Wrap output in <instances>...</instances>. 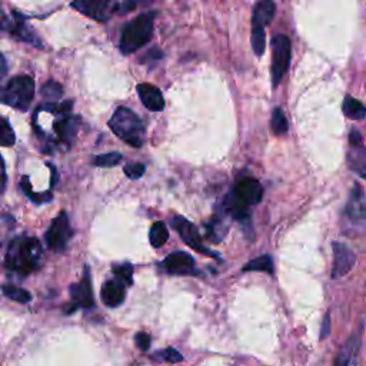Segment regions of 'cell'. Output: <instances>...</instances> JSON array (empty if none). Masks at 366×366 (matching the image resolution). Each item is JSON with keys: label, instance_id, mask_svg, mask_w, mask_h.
Segmentation results:
<instances>
[{"label": "cell", "instance_id": "obj_1", "mask_svg": "<svg viewBox=\"0 0 366 366\" xmlns=\"http://www.w3.org/2000/svg\"><path fill=\"white\" fill-rule=\"evenodd\" d=\"M43 260V248L36 238L22 236L12 240L9 245L5 264L6 268L22 276L36 272Z\"/></svg>", "mask_w": 366, "mask_h": 366}, {"label": "cell", "instance_id": "obj_2", "mask_svg": "<svg viewBox=\"0 0 366 366\" xmlns=\"http://www.w3.org/2000/svg\"><path fill=\"white\" fill-rule=\"evenodd\" d=\"M111 130L132 147H142L145 142V123L129 108L119 106L109 119Z\"/></svg>", "mask_w": 366, "mask_h": 366}, {"label": "cell", "instance_id": "obj_3", "mask_svg": "<svg viewBox=\"0 0 366 366\" xmlns=\"http://www.w3.org/2000/svg\"><path fill=\"white\" fill-rule=\"evenodd\" d=\"M156 15H158L156 12L139 15L123 28L121 36V51L123 55H132L149 43L153 36Z\"/></svg>", "mask_w": 366, "mask_h": 366}, {"label": "cell", "instance_id": "obj_4", "mask_svg": "<svg viewBox=\"0 0 366 366\" xmlns=\"http://www.w3.org/2000/svg\"><path fill=\"white\" fill-rule=\"evenodd\" d=\"M365 221H366V200L365 192L360 185H355L345 211L342 215V231H345L350 236H360L365 232Z\"/></svg>", "mask_w": 366, "mask_h": 366}, {"label": "cell", "instance_id": "obj_5", "mask_svg": "<svg viewBox=\"0 0 366 366\" xmlns=\"http://www.w3.org/2000/svg\"><path fill=\"white\" fill-rule=\"evenodd\" d=\"M35 97V82L29 76H16L0 90V102L18 111L26 112Z\"/></svg>", "mask_w": 366, "mask_h": 366}, {"label": "cell", "instance_id": "obj_6", "mask_svg": "<svg viewBox=\"0 0 366 366\" xmlns=\"http://www.w3.org/2000/svg\"><path fill=\"white\" fill-rule=\"evenodd\" d=\"M292 58V44L286 35H276L272 39V87H278L285 78Z\"/></svg>", "mask_w": 366, "mask_h": 366}, {"label": "cell", "instance_id": "obj_7", "mask_svg": "<svg viewBox=\"0 0 366 366\" xmlns=\"http://www.w3.org/2000/svg\"><path fill=\"white\" fill-rule=\"evenodd\" d=\"M72 235L73 231L71 226L69 216L66 212H61L44 233V240L50 250L62 253L68 249V243L72 239Z\"/></svg>", "mask_w": 366, "mask_h": 366}, {"label": "cell", "instance_id": "obj_8", "mask_svg": "<svg viewBox=\"0 0 366 366\" xmlns=\"http://www.w3.org/2000/svg\"><path fill=\"white\" fill-rule=\"evenodd\" d=\"M71 293V303L66 305L65 313H73L75 310L83 307V309H90L94 306V299H93V291H92V279H90V268L86 265L85 267V274L80 282L73 283L69 288Z\"/></svg>", "mask_w": 366, "mask_h": 366}, {"label": "cell", "instance_id": "obj_9", "mask_svg": "<svg viewBox=\"0 0 366 366\" xmlns=\"http://www.w3.org/2000/svg\"><path fill=\"white\" fill-rule=\"evenodd\" d=\"M171 225L173 226V229L179 233V236L182 238V240L189 246L192 248L193 250L196 252H200L206 256H211L214 259H219V255L212 252L211 249H207L203 242H202V236L197 231V228L190 222L188 221L186 218L183 216H175V218H171Z\"/></svg>", "mask_w": 366, "mask_h": 366}, {"label": "cell", "instance_id": "obj_10", "mask_svg": "<svg viewBox=\"0 0 366 366\" xmlns=\"http://www.w3.org/2000/svg\"><path fill=\"white\" fill-rule=\"evenodd\" d=\"M161 268L169 275L176 276H195L196 274H199L196 271L195 259L192 257V255L182 250H176L168 255L161 262Z\"/></svg>", "mask_w": 366, "mask_h": 366}, {"label": "cell", "instance_id": "obj_11", "mask_svg": "<svg viewBox=\"0 0 366 366\" xmlns=\"http://www.w3.org/2000/svg\"><path fill=\"white\" fill-rule=\"evenodd\" d=\"M236 199H239L242 203L250 206V205H257L264 197V188L256 181L255 178L245 176L240 178L235 188L231 190Z\"/></svg>", "mask_w": 366, "mask_h": 366}, {"label": "cell", "instance_id": "obj_12", "mask_svg": "<svg viewBox=\"0 0 366 366\" xmlns=\"http://www.w3.org/2000/svg\"><path fill=\"white\" fill-rule=\"evenodd\" d=\"M332 249H334V267L331 271V276L334 279H338L352 271V268L356 264V256L352 252V249H349L346 245L339 242H334Z\"/></svg>", "mask_w": 366, "mask_h": 366}, {"label": "cell", "instance_id": "obj_13", "mask_svg": "<svg viewBox=\"0 0 366 366\" xmlns=\"http://www.w3.org/2000/svg\"><path fill=\"white\" fill-rule=\"evenodd\" d=\"M72 6L82 15L103 22L109 19L112 0H73Z\"/></svg>", "mask_w": 366, "mask_h": 366}, {"label": "cell", "instance_id": "obj_14", "mask_svg": "<svg viewBox=\"0 0 366 366\" xmlns=\"http://www.w3.org/2000/svg\"><path fill=\"white\" fill-rule=\"evenodd\" d=\"M79 121L80 119L78 116H73L71 112H68V114H61V119H58L54 123V130L58 136V140L63 143L66 147H71L76 138L79 129Z\"/></svg>", "mask_w": 366, "mask_h": 366}, {"label": "cell", "instance_id": "obj_15", "mask_svg": "<svg viewBox=\"0 0 366 366\" xmlns=\"http://www.w3.org/2000/svg\"><path fill=\"white\" fill-rule=\"evenodd\" d=\"M138 94L143 106L150 112H162L165 109V99L159 87L150 83H140L136 86Z\"/></svg>", "mask_w": 366, "mask_h": 366}, {"label": "cell", "instance_id": "obj_16", "mask_svg": "<svg viewBox=\"0 0 366 366\" xmlns=\"http://www.w3.org/2000/svg\"><path fill=\"white\" fill-rule=\"evenodd\" d=\"M228 218L229 216L218 206L216 214L214 215V218L207 224H205V236L209 242L219 243L225 239V236L228 235V231H229Z\"/></svg>", "mask_w": 366, "mask_h": 366}, {"label": "cell", "instance_id": "obj_17", "mask_svg": "<svg viewBox=\"0 0 366 366\" xmlns=\"http://www.w3.org/2000/svg\"><path fill=\"white\" fill-rule=\"evenodd\" d=\"M125 296H126V285L118 278L104 282L100 291L102 302L108 307L121 306L125 300Z\"/></svg>", "mask_w": 366, "mask_h": 366}, {"label": "cell", "instance_id": "obj_18", "mask_svg": "<svg viewBox=\"0 0 366 366\" xmlns=\"http://www.w3.org/2000/svg\"><path fill=\"white\" fill-rule=\"evenodd\" d=\"M276 5L274 0H257L252 13V29H265L275 18Z\"/></svg>", "mask_w": 366, "mask_h": 366}, {"label": "cell", "instance_id": "obj_19", "mask_svg": "<svg viewBox=\"0 0 366 366\" xmlns=\"http://www.w3.org/2000/svg\"><path fill=\"white\" fill-rule=\"evenodd\" d=\"M360 343H362V329L359 334L352 335L342 346L335 365L336 366H348V365H355L356 363V356L359 353L360 349Z\"/></svg>", "mask_w": 366, "mask_h": 366}, {"label": "cell", "instance_id": "obj_20", "mask_svg": "<svg viewBox=\"0 0 366 366\" xmlns=\"http://www.w3.org/2000/svg\"><path fill=\"white\" fill-rule=\"evenodd\" d=\"M348 166L359 175L360 179L366 178V149L362 145H350L348 152Z\"/></svg>", "mask_w": 366, "mask_h": 366}, {"label": "cell", "instance_id": "obj_21", "mask_svg": "<svg viewBox=\"0 0 366 366\" xmlns=\"http://www.w3.org/2000/svg\"><path fill=\"white\" fill-rule=\"evenodd\" d=\"M9 30H11V32L13 33V36L18 37L19 40L28 42V43H30V44H33V46H36V47H42L40 40H39L37 36L30 30V28L23 22L22 18H18V16H16V19H15V22H13V25L11 26Z\"/></svg>", "mask_w": 366, "mask_h": 366}, {"label": "cell", "instance_id": "obj_22", "mask_svg": "<svg viewBox=\"0 0 366 366\" xmlns=\"http://www.w3.org/2000/svg\"><path fill=\"white\" fill-rule=\"evenodd\" d=\"M243 272H267L269 275H275V267H274V259L269 255L257 256L243 267Z\"/></svg>", "mask_w": 366, "mask_h": 366}, {"label": "cell", "instance_id": "obj_23", "mask_svg": "<svg viewBox=\"0 0 366 366\" xmlns=\"http://www.w3.org/2000/svg\"><path fill=\"white\" fill-rule=\"evenodd\" d=\"M342 111L343 114L353 121H363L366 116V109L363 103L352 96H346L342 103Z\"/></svg>", "mask_w": 366, "mask_h": 366}, {"label": "cell", "instance_id": "obj_24", "mask_svg": "<svg viewBox=\"0 0 366 366\" xmlns=\"http://www.w3.org/2000/svg\"><path fill=\"white\" fill-rule=\"evenodd\" d=\"M169 239V231L164 222H156L149 231V240L153 248H161Z\"/></svg>", "mask_w": 366, "mask_h": 366}, {"label": "cell", "instance_id": "obj_25", "mask_svg": "<svg viewBox=\"0 0 366 366\" xmlns=\"http://www.w3.org/2000/svg\"><path fill=\"white\" fill-rule=\"evenodd\" d=\"M271 128H272L274 135H276V136H285L288 133L289 123L281 108L274 109L272 118H271Z\"/></svg>", "mask_w": 366, "mask_h": 366}, {"label": "cell", "instance_id": "obj_26", "mask_svg": "<svg viewBox=\"0 0 366 366\" xmlns=\"http://www.w3.org/2000/svg\"><path fill=\"white\" fill-rule=\"evenodd\" d=\"M123 159V156L119 152H109L104 154H99L93 158V165L99 168H114L119 165Z\"/></svg>", "mask_w": 366, "mask_h": 366}, {"label": "cell", "instance_id": "obj_27", "mask_svg": "<svg viewBox=\"0 0 366 366\" xmlns=\"http://www.w3.org/2000/svg\"><path fill=\"white\" fill-rule=\"evenodd\" d=\"M15 142H16V136L9 121L0 118V146L11 147L15 145Z\"/></svg>", "mask_w": 366, "mask_h": 366}, {"label": "cell", "instance_id": "obj_28", "mask_svg": "<svg viewBox=\"0 0 366 366\" xmlns=\"http://www.w3.org/2000/svg\"><path fill=\"white\" fill-rule=\"evenodd\" d=\"M112 272L115 276L122 281L126 286H130L133 283V267L129 262H122L118 265H114Z\"/></svg>", "mask_w": 366, "mask_h": 366}, {"label": "cell", "instance_id": "obj_29", "mask_svg": "<svg viewBox=\"0 0 366 366\" xmlns=\"http://www.w3.org/2000/svg\"><path fill=\"white\" fill-rule=\"evenodd\" d=\"M150 358L156 362H166V363H179L183 360V356L175 348H166L164 350H158Z\"/></svg>", "mask_w": 366, "mask_h": 366}, {"label": "cell", "instance_id": "obj_30", "mask_svg": "<svg viewBox=\"0 0 366 366\" xmlns=\"http://www.w3.org/2000/svg\"><path fill=\"white\" fill-rule=\"evenodd\" d=\"M267 47L265 29H252V49L256 56H262Z\"/></svg>", "mask_w": 366, "mask_h": 366}, {"label": "cell", "instance_id": "obj_31", "mask_svg": "<svg viewBox=\"0 0 366 366\" xmlns=\"http://www.w3.org/2000/svg\"><path fill=\"white\" fill-rule=\"evenodd\" d=\"M63 94V89L62 86L55 82V80H49L47 83L43 85L42 87V96L44 99H47L49 102H56L58 99H61Z\"/></svg>", "mask_w": 366, "mask_h": 366}, {"label": "cell", "instance_id": "obj_32", "mask_svg": "<svg viewBox=\"0 0 366 366\" xmlns=\"http://www.w3.org/2000/svg\"><path fill=\"white\" fill-rule=\"evenodd\" d=\"M2 291H4V293L8 298H11V299H13V300H16L19 303H28V302L32 300V295L28 291L22 289V288L12 286V285H5L2 288Z\"/></svg>", "mask_w": 366, "mask_h": 366}, {"label": "cell", "instance_id": "obj_33", "mask_svg": "<svg viewBox=\"0 0 366 366\" xmlns=\"http://www.w3.org/2000/svg\"><path fill=\"white\" fill-rule=\"evenodd\" d=\"M22 189L25 190V193L28 195V197H30V199H32L35 203H37V205L46 203V202H49V200L51 199V195H50V193H43V195L35 193V192L32 190V186H30V182H29V178H28V176H25V178L22 179Z\"/></svg>", "mask_w": 366, "mask_h": 366}, {"label": "cell", "instance_id": "obj_34", "mask_svg": "<svg viewBox=\"0 0 366 366\" xmlns=\"http://www.w3.org/2000/svg\"><path fill=\"white\" fill-rule=\"evenodd\" d=\"M145 172L146 166L143 164H126L123 168V173L132 181L140 179L145 175Z\"/></svg>", "mask_w": 366, "mask_h": 366}, {"label": "cell", "instance_id": "obj_35", "mask_svg": "<svg viewBox=\"0 0 366 366\" xmlns=\"http://www.w3.org/2000/svg\"><path fill=\"white\" fill-rule=\"evenodd\" d=\"M135 342H136V345L139 346V349L145 352V350H147V349L150 348L152 339H150V335H147V334H145V332H139V334L135 336Z\"/></svg>", "mask_w": 366, "mask_h": 366}, {"label": "cell", "instance_id": "obj_36", "mask_svg": "<svg viewBox=\"0 0 366 366\" xmlns=\"http://www.w3.org/2000/svg\"><path fill=\"white\" fill-rule=\"evenodd\" d=\"M331 332V313L327 312L325 319L322 322V328H321V339H327L329 336Z\"/></svg>", "mask_w": 366, "mask_h": 366}, {"label": "cell", "instance_id": "obj_37", "mask_svg": "<svg viewBox=\"0 0 366 366\" xmlns=\"http://www.w3.org/2000/svg\"><path fill=\"white\" fill-rule=\"evenodd\" d=\"M6 169H5V162H4V158L0 156V193L5 192V188H6Z\"/></svg>", "mask_w": 366, "mask_h": 366}, {"label": "cell", "instance_id": "obj_38", "mask_svg": "<svg viewBox=\"0 0 366 366\" xmlns=\"http://www.w3.org/2000/svg\"><path fill=\"white\" fill-rule=\"evenodd\" d=\"M363 143V136L358 129H352L349 133V145H362Z\"/></svg>", "mask_w": 366, "mask_h": 366}, {"label": "cell", "instance_id": "obj_39", "mask_svg": "<svg viewBox=\"0 0 366 366\" xmlns=\"http://www.w3.org/2000/svg\"><path fill=\"white\" fill-rule=\"evenodd\" d=\"M162 56H164V54H162V50H159V49H152L149 54H146L143 58H146L147 61H161L162 59Z\"/></svg>", "mask_w": 366, "mask_h": 366}, {"label": "cell", "instance_id": "obj_40", "mask_svg": "<svg viewBox=\"0 0 366 366\" xmlns=\"http://www.w3.org/2000/svg\"><path fill=\"white\" fill-rule=\"evenodd\" d=\"M6 61H5V58L2 56V54H0V79H2L4 76H5V73H6Z\"/></svg>", "mask_w": 366, "mask_h": 366}, {"label": "cell", "instance_id": "obj_41", "mask_svg": "<svg viewBox=\"0 0 366 366\" xmlns=\"http://www.w3.org/2000/svg\"><path fill=\"white\" fill-rule=\"evenodd\" d=\"M6 22H8L6 15H5V12L2 11V8H0V29H4V28L6 26Z\"/></svg>", "mask_w": 366, "mask_h": 366}, {"label": "cell", "instance_id": "obj_42", "mask_svg": "<svg viewBox=\"0 0 366 366\" xmlns=\"http://www.w3.org/2000/svg\"><path fill=\"white\" fill-rule=\"evenodd\" d=\"M136 2H139V0H136ZM145 2H147V0H145Z\"/></svg>", "mask_w": 366, "mask_h": 366}]
</instances>
